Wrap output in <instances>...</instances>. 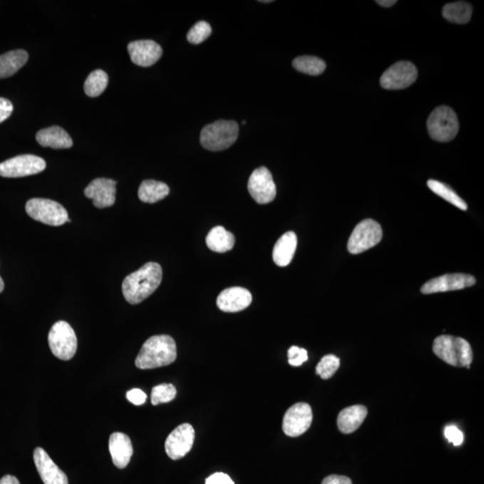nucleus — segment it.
I'll use <instances>...</instances> for the list:
<instances>
[{
    "label": "nucleus",
    "instance_id": "1",
    "mask_svg": "<svg viewBox=\"0 0 484 484\" xmlns=\"http://www.w3.org/2000/svg\"><path fill=\"white\" fill-rule=\"evenodd\" d=\"M162 279V267L155 262L146 263L125 278L123 284L124 297L132 305L140 304L154 294Z\"/></svg>",
    "mask_w": 484,
    "mask_h": 484
},
{
    "label": "nucleus",
    "instance_id": "2",
    "mask_svg": "<svg viewBox=\"0 0 484 484\" xmlns=\"http://www.w3.org/2000/svg\"><path fill=\"white\" fill-rule=\"evenodd\" d=\"M176 358L177 346L173 337L154 336L143 344L135 364L140 370H151L172 364Z\"/></svg>",
    "mask_w": 484,
    "mask_h": 484
},
{
    "label": "nucleus",
    "instance_id": "3",
    "mask_svg": "<svg viewBox=\"0 0 484 484\" xmlns=\"http://www.w3.org/2000/svg\"><path fill=\"white\" fill-rule=\"evenodd\" d=\"M433 351L442 361L451 366L463 368L470 366L473 354L471 346L461 337L441 336L434 340Z\"/></svg>",
    "mask_w": 484,
    "mask_h": 484
},
{
    "label": "nucleus",
    "instance_id": "4",
    "mask_svg": "<svg viewBox=\"0 0 484 484\" xmlns=\"http://www.w3.org/2000/svg\"><path fill=\"white\" fill-rule=\"evenodd\" d=\"M239 137V125L233 120H217L201 131L200 143L209 151H222L232 146Z\"/></svg>",
    "mask_w": 484,
    "mask_h": 484
},
{
    "label": "nucleus",
    "instance_id": "5",
    "mask_svg": "<svg viewBox=\"0 0 484 484\" xmlns=\"http://www.w3.org/2000/svg\"><path fill=\"white\" fill-rule=\"evenodd\" d=\"M427 128L433 140L451 141L457 137L459 130L457 114L448 106L438 107L428 118Z\"/></svg>",
    "mask_w": 484,
    "mask_h": 484
},
{
    "label": "nucleus",
    "instance_id": "6",
    "mask_svg": "<svg viewBox=\"0 0 484 484\" xmlns=\"http://www.w3.org/2000/svg\"><path fill=\"white\" fill-rule=\"evenodd\" d=\"M48 341L52 354L62 361L71 360L78 350L75 331L66 321H58L52 326Z\"/></svg>",
    "mask_w": 484,
    "mask_h": 484
},
{
    "label": "nucleus",
    "instance_id": "7",
    "mask_svg": "<svg viewBox=\"0 0 484 484\" xmlns=\"http://www.w3.org/2000/svg\"><path fill=\"white\" fill-rule=\"evenodd\" d=\"M26 210L34 220L45 225L61 226L68 221V211L63 205L53 200L33 198L27 202Z\"/></svg>",
    "mask_w": 484,
    "mask_h": 484
},
{
    "label": "nucleus",
    "instance_id": "8",
    "mask_svg": "<svg viewBox=\"0 0 484 484\" xmlns=\"http://www.w3.org/2000/svg\"><path fill=\"white\" fill-rule=\"evenodd\" d=\"M383 231L379 222L365 219L357 225L348 240V252L354 255L374 248L381 242Z\"/></svg>",
    "mask_w": 484,
    "mask_h": 484
},
{
    "label": "nucleus",
    "instance_id": "9",
    "mask_svg": "<svg viewBox=\"0 0 484 484\" xmlns=\"http://www.w3.org/2000/svg\"><path fill=\"white\" fill-rule=\"evenodd\" d=\"M46 163L39 156L22 155L0 163V176L21 177L43 172Z\"/></svg>",
    "mask_w": 484,
    "mask_h": 484
},
{
    "label": "nucleus",
    "instance_id": "10",
    "mask_svg": "<svg viewBox=\"0 0 484 484\" xmlns=\"http://www.w3.org/2000/svg\"><path fill=\"white\" fill-rule=\"evenodd\" d=\"M418 71L409 61H398L383 73L381 85L386 90H402L416 81Z\"/></svg>",
    "mask_w": 484,
    "mask_h": 484
},
{
    "label": "nucleus",
    "instance_id": "11",
    "mask_svg": "<svg viewBox=\"0 0 484 484\" xmlns=\"http://www.w3.org/2000/svg\"><path fill=\"white\" fill-rule=\"evenodd\" d=\"M248 190L250 196L257 204L271 203L276 198L277 186L269 170L266 167H260L254 170L249 177Z\"/></svg>",
    "mask_w": 484,
    "mask_h": 484
},
{
    "label": "nucleus",
    "instance_id": "12",
    "mask_svg": "<svg viewBox=\"0 0 484 484\" xmlns=\"http://www.w3.org/2000/svg\"><path fill=\"white\" fill-rule=\"evenodd\" d=\"M313 413L311 406L307 403H297L285 413L283 421V431L289 437H299L306 433L311 426Z\"/></svg>",
    "mask_w": 484,
    "mask_h": 484
},
{
    "label": "nucleus",
    "instance_id": "13",
    "mask_svg": "<svg viewBox=\"0 0 484 484\" xmlns=\"http://www.w3.org/2000/svg\"><path fill=\"white\" fill-rule=\"evenodd\" d=\"M195 430L190 423L177 426L167 438L165 451L173 460H179L187 454L193 447Z\"/></svg>",
    "mask_w": 484,
    "mask_h": 484
},
{
    "label": "nucleus",
    "instance_id": "14",
    "mask_svg": "<svg viewBox=\"0 0 484 484\" xmlns=\"http://www.w3.org/2000/svg\"><path fill=\"white\" fill-rule=\"evenodd\" d=\"M476 283L475 278L466 274H448L428 281L421 288L423 294H437L449 291L462 290Z\"/></svg>",
    "mask_w": 484,
    "mask_h": 484
},
{
    "label": "nucleus",
    "instance_id": "15",
    "mask_svg": "<svg viewBox=\"0 0 484 484\" xmlns=\"http://www.w3.org/2000/svg\"><path fill=\"white\" fill-rule=\"evenodd\" d=\"M117 181L105 177L96 179L86 187L85 195L97 208L113 207L116 201Z\"/></svg>",
    "mask_w": 484,
    "mask_h": 484
},
{
    "label": "nucleus",
    "instance_id": "16",
    "mask_svg": "<svg viewBox=\"0 0 484 484\" xmlns=\"http://www.w3.org/2000/svg\"><path fill=\"white\" fill-rule=\"evenodd\" d=\"M128 51L132 62L143 68L155 65L163 55L162 47L151 40L132 41L128 45Z\"/></svg>",
    "mask_w": 484,
    "mask_h": 484
},
{
    "label": "nucleus",
    "instance_id": "17",
    "mask_svg": "<svg viewBox=\"0 0 484 484\" xmlns=\"http://www.w3.org/2000/svg\"><path fill=\"white\" fill-rule=\"evenodd\" d=\"M34 460L44 484H68L66 473L55 464L43 448H36Z\"/></svg>",
    "mask_w": 484,
    "mask_h": 484
},
{
    "label": "nucleus",
    "instance_id": "18",
    "mask_svg": "<svg viewBox=\"0 0 484 484\" xmlns=\"http://www.w3.org/2000/svg\"><path fill=\"white\" fill-rule=\"evenodd\" d=\"M252 302V295L242 287L225 289L219 294L217 304L222 311L235 313L243 311Z\"/></svg>",
    "mask_w": 484,
    "mask_h": 484
},
{
    "label": "nucleus",
    "instance_id": "19",
    "mask_svg": "<svg viewBox=\"0 0 484 484\" xmlns=\"http://www.w3.org/2000/svg\"><path fill=\"white\" fill-rule=\"evenodd\" d=\"M109 449L115 466L118 469L127 468L133 455V446L130 437L121 433L111 434Z\"/></svg>",
    "mask_w": 484,
    "mask_h": 484
},
{
    "label": "nucleus",
    "instance_id": "20",
    "mask_svg": "<svg viewBox=\"0 0 484 484\" xmlns=\"http://www.w3.org/2000/svg\"><path fill=\"white\" fill-rule=\"evenodd\" d=\"M368 410L364 406H353L341 411L337 417V426L341 433L350 434L354 433L366 419Z\"/></svg>",
    "mask_w": 484,
    "mask_h": 484
},
{
    "label": "nucleus",
    "instance_id": "21",
    "mask_svg": "<svg viewBox=\"0 0 484 484\" xmlns=\"http://www.w3.org/2000/svg\"><path fill=\"white\" fill-rule=\"evenodd\" d=\"M36 140L43 148L68 149L73 145L71 135L63 128L53 126L38 132Z\"/></svg>",
    "mask_w": 484,
    "mask_h": 484
},
{
    "label": "nucleus",
    "instance_id": "22",
    "mask_svg": "<svg viewBox=\"0 0 484 484\" xmlns=\"http://www.w3.org/2000/svg\"><path fill=\"white\" fill-rule=\"evenodd\" d=\"M297 242V236L294 232L284 233L274 247V262L279 267L288 266L294 259Z\"/></svg>",
    "mask_w": 484,
    "mask_h": 484
},
{
    "label": "nucleus",
    "instance_id": "23",
    "mask_svg": "<svg viewBox=\"0 0 484 484\" xmlns=\"http://www.w3.org/2000/svg\"><path fill=\"white\" fill-rule=\"evenodd\" d=\"M205 242L212 252L225 253L229 252L235 244V237L226 231L222 226H217L209 232Z\"/></svg>",
    "mask_w": 484,
    "mask_h": 484
},
{
    "label": "nucleus",
    "instance_id": "24",
    "mask_svg": "<svg viewBox=\"0 0 484 484\" xmlns=\"http://www.w3.org/2000/svg\"><path fill=\"white\" fill-rule=\"evenodd\" d=\"M28 58L27 52L24 50L12 51L0 56V79L15 75L26 64Z\"/></svg>",
    "mask_w": 484,
    "mask_h": 484
},
{
    "label": "nucleus",
    "instance_id": "25",
    "mask_svg": "<svg viewBox=\"0 0 484 484\" xmlns=\"http://www.w3.org/2000/svg\"><path fill=\"white\" fill-rule=\"evenodd\" d=\"M170 193L169 187L161 181L144 180L138 190V197L144 203L154 204L163 200Z\"/></svg>",
    "mask_w": 484,
    "mask_h": 484
},
{
    "label": "nucleus",
    "instance_id": "26",
    "mask_svg": "<svg viewBox=\"0 0 484 484\" xmlns=\"http://www.w3.org/2000/svg\"><path fill=\"white\" fill-rule=\"evenodd\" d=\"M472 14L473 6L465 1L448 3L442 9L444 19L455 24L468 23L471 19Z\"/></svg>",
    "mask_w": 484,
    "mask_h": 484
},
{
    "label": "nucleus",
    "instance_id": "27",
    "mask_svg": "<svg viewBox=\"0 0 484 484\" xmlns=\"http://www.w3.org/2000/svg\"><path fill=\"white\" fill-rule=\"evenodd\" d=\"M296 71L309 76H319L326 71V62L313 56H301L292 61Z\"/></svg>",
    "mask_w": 484,
    "mask_h": 484
},
{
    "label": "nucleus",
    "instance_id": "28",
    "mask_svg": "<svg viewBox=\"0 0 484 484\" xmlns=\"http://www.w3.org/2000/svg\"><path fill=\"white\" fill-rule=\"evenodd\" d=\"M427 185L433 192L455 205V207L461 209L463 211L468 210V204L454 190L445 185L444 183L438 180H428Z\"/></svg>",
    "mask_w": 484,
    "mask_h": 484
},
{
    "label": "nucleus",
    "instance_id": "29",
    "mask_svg": "<svg viewBox=\"0 0 484 484\" xmlns=\"http://www.w3.org/2000/svg\"><path fill=\"white\" fill-rule=\"evenodd\" d=\"M109 82V76L107 73L101 69L91 73L88 78H86L85 86V93L86 96L90 97H97L104 92Z\"/></svg>",
    "mask_w": 484,
    "mask_h": 484
},
{
    "label": "nucleus",
    "instance_id": "30",
    "mask_svg": "<svg viewBox=\"0 0 484 484\" xmlns=\"http://www.w3.org/2000/svg\"><path fill=\"white\" fill-rule=\"evenodd\" d=\"M340 367V359L336 355H326L316 367V375L323 379H329L335 375Z\"/></svg>",
    "mask_w": 484,
    "mask_h": 484
},
{
    "label": "nucleus",
    "instance_id": "31",
    "mask_svg": "<svg viewBox=\"0 0 484 484\" xmlns=\"http://www.w3.org/2000/svg\"><path fill=\"white\" fill-rule=\"evenodd\" d=\"M177 390L173 384H161L152 389L151 402L153 406L169 403L176 398Z\"/></svg>",
    "mask_w": 484,
    "mask_h": 484
},
{
    "label": "nucleus",
    "instance_id": "32",
    "mask_svg": "<svg viewBox=\"0 0 484 484\" xmlns=\"http://www.w3.org/2000/svg\"><path fill=\"white\" fill-rule=\"evenodd\" d=\"M212 28L210 24L205 21H200L191 28L187 34L189 43L197 45L203 43L211 36Z\"/></svg>",
    "mask_w": 484,
    "mask_h": 484
},
{
    "label": "nucleus",
    "instance_id": "33",
    "mask_svg": "<svg viewBox=\"0 0 484 484\" xmlns=\"http://www.w3.org/2000/svg\"><path fill=\"white\" fill-rule=\"evenodd\" d=\"M308 361V351L304 348L292 346L288 350V362L291 366L299 367Z\"/></svg>",
    "mask_w": 484,
    "mask_h": 484
},
{
    "label": "nucleus",
    "instance_id": "34",
    "mask_svg": "<svg viewBox=\"0 0 484 484\" xmlns=\"http://www.w3.org/2000/svg\"><path fill=\"white\" fill-rule=\"evenodd\" d=\"M444 435L445 438L454 446H460L464 441V434L455 426L446 427Z\"/></svg>",
    "mask_w": 484,
    "mask_h": 484
},
{
    "label": "nucleus",
    "instance_id": "35",
    "mask_svg": "<svg viewBox=\"0 0 484 484\" xmlns=\"http://www.w3.org/2000/svg\"><path fill=\"white\" fill-rule=\"evenodd\" d=\"M127 398L128 401L133 403L135 406H141L146 401V394L141 389L134 388L127 393Z\"/></svg>",
    "mask_w": 484,
    "mask_h": 484
},
{
    "label": "nucleus",
    "instance_id": "36",
    "mask_svg": "<svg viewBox=\"0 0 484 484\" xmlns=\"http://www.w3.org/2000/svg\"><path fill=\"white\" fill-rule=\"evenodd\" d=\"M14 107L9 100L0 97V123L11 116Z\"/></svg>",
    "mask_w": 484,
    "mask_h": 484
},
{
    "label": "nucleus",
    "instance_id": "37",
    "mask_svg": "<svg viewBox=\"0 0 484 484\" xmlns=\"http://www.w3.org/2000/svg\"><path fill=\"white\" fill-rule=\"evenodd\" d=\"M205 484H235V483L226 473H215L205 480Z\"/></svg>",
    "mask_w": 484,
    "mask_h": 484
},
{
    "label": "nucleus",
    "instance_id": "38",
    "mask_svg": "<svg viewBox=\"0 0 484 484\" xmlns=\"http://www.w3.org/2000/svg\"><path fill=\"white\" fill-rule=\"evenodd\" d=\"M321 484H353L349 477L332 475L326 477Z\"/></svg>",
    "mask_w": 484,
    "mask_h": 484
},
{
    "label": "nucleus",
    "instance_id": "39",
    "mask_svg": "<svg viewBox=\"0 0 484 484\" xmlns=\"http://www.w3.org/2000/svg\"><path fill=\"white\" fill-rule=\"evenodd\" d=\"M0 484H20V483L16 477L8 475L2 477Z\"/></svg>",
    "mask_w": 484,
    "mask_h": 484
},
{
    "label": "nucleus",
    "instance_id": "40",
    "mask_svg": "<svg viewBox=\"0 0 484 484\" xmlns=\"http://www.w3.org/2000/svg\"><path fill=\"white\" fill-rule=\"evenodd\" d=\"M376 3H378L379 6H384V8H390V6L396 4V0H381V1L378 0Z\"/></svg>",
    "mask_w": 484,
    "mask_h": 484
},
{
    "label": "nucleus",
    "instance_id": "41",
    "mask_svg": "<svg viewBox=\"0 0 484 484\" xmlns=\"http://www.w3.org/2000/svg\"><path fill=\"white\" fill-rule=\"evenodd\" d=\"M4 288H5L4 281H3L2 277H0V294H1L3 291H4Z\"/></svg>",
    "mask_w": 484,
    "mask_h": 484
},
{
    "label": "nucleus",
    "instance_id": "42",
    "mask_svg": "<svg viewBox=\"0 0 484 484\" xmlns=\"http://www.w3.org/2000/svg\"><path fill=\"white\" fill-rule=\"evenodd\" d=\"M259 2H262V3H270V2H272V1H270V0H268V1H259Z\"/></svg>",
    "mask_w": 484,
    "mask_h": 484
}]
</instances>
